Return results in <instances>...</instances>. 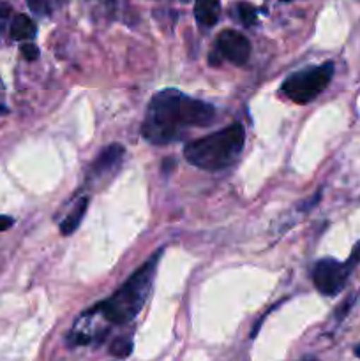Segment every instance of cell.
Returning <instances> with one entry per match:
<instances>
[{
    "mask_svg": "<svg viewBox=\"0 0 360 361\" xmlns=\"http://www.w3.org/2000/svg\"><path fill=\"white\" fill-rule=\"evenodd\" d=\"M215 108L179 90H162L150 99L145 113L141 136L152 145H169L191 129L214 122Z\"/></svg>",
    "mask_w": 360,
    "mask_h": 361,
    "instance_id": "6da1fadb",
    "label": "cell"
},
{
    "mask_svg": "<svg viewBox=\"0 0 360 361\" xmlns=\"http://www.w3.org/2000/svg\"><path fill=\"white\" fill-rule=\"evenodd\" d=\"M162 256V249L157 250L148 261H145L109 298L102 300L97 305L90 307L83 316L102 317L109 324H127L140 314L147 303L148 295L154 288L157 263Z\"/></svg>",
    "mask_w": 360,
    "mask_h": 361,
    "instance_id": "7a4b0ae2",
    "label": "cell"
},
{
    "mask_svg": "<svg viewBox=\"0 0 360 361\" xmlns=\"http://www.w3.org/2000/svg\"><path fill=\"white\" fill-rule=\"evenodd\" d=\"M244 143H246V130L242 123L235 122L217 133L189 141L184 147V157L189 164L205 171H219L229 168L240 157Z\"/></svg>",
    "mask_w": 360,
    "mask_h": 361,
    "instance_id": "3957f363",
    "label": "cell"
},
{
    "mask_svg": "<svg viewBox=\"0 0 360 361\" xmlns=\"http://www.w3.org/2000/svg\"><path fill=\"white\" fill-rule=\"evenodd\" d=\"M334 78V63L325 62L316 67L296 71L289 74L281 85V92L295 104H309L313 102Z\"/></svg>",
    "mask_w": 360,
    "mask_h": 361,
    "instance_id": "277c9868",
    "label": "cell"
},
{
    "mask_svg": "<svg viewBox=\"0 0 360 361\" xmlns=\"http://www.w3.org/2000/svg\"><path fill=\"white\" fill-rule=\"evenodd\" d=\"M355 264L356 263L353 259L341 263V261H335L332 257L318 261L313 268V274H311L316 291L323 296L339 295L344 289L346 281H348Z\"/></svg>",
    "mask_w": 360,
    "mask_h": 361,
    "instance_id": "5b68a950",
    "label": "cell"
},
{
    "mask_svg": "<svg viewBox=\"0 0 360 361\" xmlns=\"http://www.w3.org/2000/svg\"><path fill=\"white\" fill-rule=\"evenodd\" d=\"M215 49L221 59L228 60L233 66L247 63L251 55V42L244 34L236 30H222L215 41Z\"/></svg>",
    "mask_w": 360,
    "mask_h": 361,
    "instance_id": "8992f818",
    "label": "cell"
},
{
    "mask_svg": "<svg viewBox=\"0 0 360 361\" xmlns=\"http://www.w3.org/2000/svg\"><path fill=\"white\" fill-rule=\"evenodd\" d=\"M124 154H126V150H124L122 145L119 143H113L109 145V147L102 148L101 154L97 155V159L92 162V178H102V176H108L109 173L115 171L120 166V162H122Z\"/></svg>",
    "mask_w": 360,
    "mask_h": 361,
    "instance_id": "52a82bcc",
    "label": "cell"
},
{
    "mask_svg": "<svg viewBox=\"0 0 360 361\" xmlns=\"http://www.w3.org/2000/svg\"><path fill=\"white\" fill-rule=\"evenodd\" d=\"M221 13V2L219 0H196L194 6V16L201 27H214Z\"/></svg>",
    "mask_w": 360,
    "mask_h": 361,
    "instance_id": "ba28073f",
    "label": "cell"
},
{
    "mask_svg": "<svg viewBox=\"0 0 360 361\" xmlns=\"http://www.w3.org/2000/svg\"><path fill=\"white\" fill-rule=\"evenodd\" d=\"M87 208H88V200L87 197H80L78 203L74 204L73 210L67 214V217L64 219L62 224H60V233H62L64 236L73 235V233L80 228L81 221H83L85 214H87Z\"/></svg>",
    "mask_w": 360,
    "mask_h": 361,
    "instance_id": "9c48e42d",
    "label": "cell"
},
{
    "mask_svg": "<svg viewBox=\"0 0 360 361\" xmlns=\"http://www.w3.org/2000/svg\"><path fill=\"white\" fill-rule=\"evenodd\" d=\"M11 37L14 41H30L35 37V23L27 14H18L11 23Z\"/></svg>",
    "mask_w": 360,
    "mask_h": 361,
    "instance_id": "30bf717a",
    "label": "cell"
},
{
    "mask_svg": "<svg viewBox=\"0 0 360 361\" xmlns=\"http://www.w3.org/2000/svg\"><path fill=\"white\" fill-rule=\"evenodd\" d=\"M133 353V341L126 337H119L112 342L109 345V355H113L115 358H127V356Z\"/></svg>",
    "mask_w": 360,
    "mask_h": 361,
    "instance_id": "8fae6325",
    "label": "cell"
},
{
    "mask_svg": "<svg viewBox=\"0 0 360 361\" xmlns=\"http://www.w3.org/2000/svg\"><path fill=\"white\" fill-rule=\"evenodd\" d=\"M239 16L240 21H242L246 27H251V25L256 23V9H254L251 4H239Z\"/></svg>",
    "mask_w": 360,
    "mask_h": 361,
    "instance_id": "7c38bea8",
    "label": "cell"
},
{
    "mask_svg": "<svg viewBox=\"0 0 360 361\" xmlns=\"http://www.w3.org/2000/svg\"><path fill=\"white\" fill-rule=\"evenodd\" d=\"M67 0H37V2H30L32 9L37 11V13H49L53 7L64 6Z\"/></svg>",
    "mask_w": 360,
    "mask_h": 361,
    "instance_id": "4fadbf2b",
    "label": "cell"
},
{
    "mask_svg": "<svg viewBox=\"0 0 360 361\" xmlns=\"http://www.w3.org/2000/svg\"><path fill=\"white\" fill-rule=\"evenodd\" d=\"M21 55L25 56V60L32 62V60H37L39 59V48L32 42H25L21 44Z\"/></svg>",
    "mask_w": 360,
    "mask_h": 361,
    "instance_id": "5bb4252c",
    "label": "cell"
},
{
    "mask_svg": "<svg viewBox=\"0 0 360 361\" xmlns=\"http://www.w3.org/2000/svg\"><path fill=\"white\" fill-rule=\"evenodd\" d=\"M9 18H11V7L7 6V4H0V37H2L7 23H9Z\"/></svg>",
    "mask_w": 360,
    "mask_h": 361,
    "instance_id": "9a60e30c",
    "label": "cell"
},
{
    "mask_svg": "<svg viewBox=\"0 0 360 361\" xmlns=\"http://www.w3.org/2000/svg\"><path fill=\"white\" fill-rule=\"evenodd\" d=\"M14 219L7 217V215H0V231H7L9 228H13Z\"/></svg>",
    "mask_w": 360,
    "mask_h": 361,
    "instance_id": "2e32d148",
    "label": "cell"
},
{
    "mask_svg": "<svg viewBox=\"0 0 360 361\" xmlns=\"http://www.w3.org/2000/svg\"><path fill=\"white\" fill-rule=\"evenodd\" d=\"M300 361H318V360L314 358V356H304V358L300 360Z\"/></svg>",
    "mask_w": 360,
    "mask_h": 361,
    "instance_id": "e0dca14e",
    "label": "cell"
},
{
    "mask_svg": "<svg viewBox=\"0 0 360 361\" xmlns=\"http://www.w3.org/2000/svg\"><path fill=\"white\" fill-rule=\"evenodd\" d=\"M355 356L360 360V344L355 345Z\"/></svg>",
    "mask_w": 360,
    "mask_h": 361,
    "instance_id": "ac0fdd59",
    "label": "cell"
},
{
    "mask_svg": "<svg viewBox=\"0 0 360 361\" xmlns=\"http://www.w3.org/2000/svg\"><path fill=\"white\" fill-rule=\"evenodd\" d=\"M0 113H6V108H0Z\"/></svg>",
    "mask_w": 360,
    "mask_h": 361,
    "instance_id": "d6986e66",
    "label": "cell"
}]
</instances>
